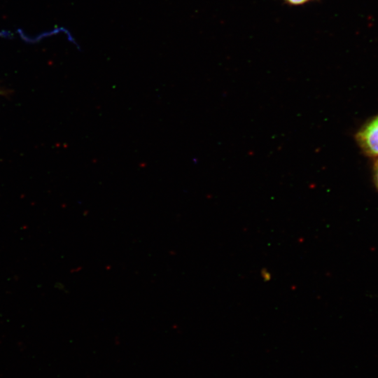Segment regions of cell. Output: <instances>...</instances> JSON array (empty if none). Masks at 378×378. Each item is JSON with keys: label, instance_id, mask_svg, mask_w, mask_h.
Masks as SVG:
<instances>
[{"label": "cell", "instance_id": "1", "mask_svg": "<svg viewBox=\"0 0 378 378\" xmlns=\"http://www.w3.org/2000/svg\"><path fill=\"white\" fill-rule=\"evenodd\" d=\"M356 141L366 155L378 158V116L360 128L356 134Z\"/></svg>", "mask_w": 378, "mask_h": 378}, {"label": "cell", "instance_id": "2", "mask_svg": "<svg viewBox=\"0 0 378 378\" xmlns=\"http://www.w3.org/2000/svg\"><path fill=\"white\" fill-rule=\"evenodd\" d=\"M374 179L375 185L378 189V159L376 161V163L374 164Z\"/></svg>", "mask_w": 378, "mask_h": 378}, {"label": "cell", "instance_id": "3", "mask_svg": "<svg viewBox=\"0 0 378 378\" xmlns=\"http://www.w3.org/2000/svg\"><path fill=\"white\" fill-rule=\"evenodd\" d=\"M286 1L293 5H300V4H304L309 0H286Z\"/></svg>", "mask_w": 378, "mask_h": 378}]
</instances>
